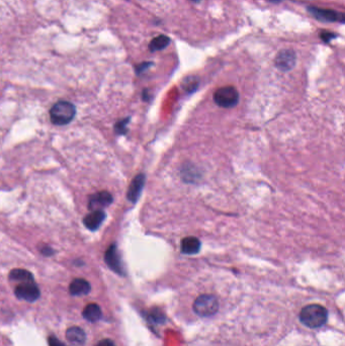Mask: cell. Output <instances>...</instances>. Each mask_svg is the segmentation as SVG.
Listing matches in <instances>:
<instances>
[{
	"label": "cell",
	"instance_id": "obj_1",
	"mask_svg": "<svg viewBox=\"0 0 345 346\" xmlns=\"http://www.w3.org/2000/svg\"><path fill=\"white\" fill-rule=\"evenodd\" d=\"M327 309L317 304L304 307L300 313L301 322L309 328H319L327 322Z\"/></svg>",
	"mask_w": 345,
	"mask_h": 346
},
{
	"label": "cell",
	"instance_id": "obj_2",
	"mask_svg": "<svg viewBox=\"0 0 345 346\" xmlns=\"http://www.w3.org/2000/svg\"><path fill=\"white\" fill-rule=\"evenodd\" d=\"M76 108L69 101L61 100L56 102L50 109V119L54 125L64 126L69 124L75 117Z\"/></svg>",
	"mask_w": 345,
	"mask_h": 346
},
{
	"label": "cell",
	"instance_id": "obj_3",
	"mask_svg": "<svg viewBox=\"0 0 345 346\" xmlns=\"http://www.w3.org/2000/svg\"><path fill=\"white\" fill-rule=\"evenodd\" d=\"M219 310V301L214 295H201L193 303V311L200 317H211Z\"/></svg>",
	"mask_w": 345,
	"mask_h": 346
},
{
	"label": "cell",
	"instance_id": "obj_4",
	"mask_svg": "<svg viewBox=\"0 0 345 346\" xmlns=\"http://www.w3.org/2000/svg\"><path fill=\"white\" fill-rule=\"evenodd\" d=\"M215 102L224 108L234 107L239 101V93L233 86L221 87L214 93Z\"/></svg>",
	"mask_w": 345,
	"mask_h": 346
},
{
	"label": "cell",
	"instance_id": "obj_5",
	"mask_svg": "<svg viewBox=\"0 0 345 346\" xmlns=\"http://www.w3.org/2000/svg\"><path fill=\"white\" fill-rule=\"evenodd\" d=\"M15 294L19 300H23L26 302H36L40 296L41 292L35 282H25L21 283L15 291Z\"/></svg>",
	"mask_w": 345,
	"mask_h": 346
},
{
	"label": "cell",
	"instance_id": "obj_6",
	"mask_svg": "<svg viewBox=\"0 0 345 346\" xmlns=\"http://www.w3.org/2000/svg\"><path fill=\"white\" fill-rule=\"evenodd\" d=\"M104 261L107 266L114 272H117L120 275L125 274V270L122 264L121 256L118 252V248L116 244H111L108 249L105 251L104 254Z\"/></svg>",
	"mask_w": 345,
	"mask_h": 346
},
{
	"label": "cell",
	"instance_id": "obj_7",
	"mask_svg": "<svg viewBox=\"0 0 345 346\" xmlns=\"http://www.w3.org/2000/svg\"><path fill=\"white\" fill-rule=\"evenodd\" d=\"M308 12L317 20L321 22H340L341 24L344 23V16L337 12L331 10H323L317 9L315 7H309Z\"/></svg>",
	"mask_w": 345,
	"mask_h": 346
},
{
	"label": "cell",
	"instance_id": "obj_8",
	"mask_svg": "<svg viewBox=\"0 0 345 346\" xmlns=\"http://www.w3.org/2000/svg\"><path fill=\"white\" fill-rule=\"evenodd\" d=\"M112 202V195L108 191H99L89 196L88 209L93 211H101V209L109 205Z\"/></svg>",
	"mask_w": 345,
	"mask_h": 346
},
{
	"label": "cell",
	"instance_id": "obj_9",
	"mask_svg": "<svg viewBox=\"0 0 345 346\" xmlns=\"http://www.w3.org/2000/svg\"><path fill=\"white\" fill-rule=\"evenodd\" d=\"M296 65V54L293 50H283L275 58V66L278 69L287 72L293 69Z\"/></svg>",
	"mask_w": 345,
	"mask_h": 346
},
{
	"label": "cell",
	"instance_id": "obj_10",
	"mask_svg": "<svg viewBox=\"0 0 345 346\" xmlns=\"http://www.w3.org/2000/svg\"><path fill=\"white\" fill-rule=\"evenodd\" d=\"M145 184V175L144 174H138L132 181V183L130 184L129 190H128V199L132 202H136L139 197L140 194L142 192V189L144 187Z\"/></svg>",
	"mask_w": 345,
	"mask_h": 346
},
{
	"label": "cell",
	"instance_id": "obj_11",
	"mask_svg": "<svg viewBox=\"0 0 345 346\" xmlns=\"http://www.w3.org/2000/svg\"><path fill=\"white\" fill-rule=\"evenodd\" d=\"M104 219H105V213L102 210L101 211H93L83 219V223H84V226L88 230L95 231L100 227V225L102 224Z\"/></svg>",
	"mask_w": 345,
	"mask_h": 346
},
{
	"label": "cell",
	"instance_id": "obj_12",
	"mask_svg": "<svg viewBox=\"0 0 345 346\" xmlns=\"http://www.w3.org/2000/svg\"><path fill=\"white\" fill-rule=\"evenodd\" d=\"M66 339L73 345L80 346L83 345L86 341V334L84 330L78 326H73L70 327L66 330L65 333Z\"/></svg>",
	"mask_w": 345,
	"mask_h": 346
},
{
	"label": "cell",
	"instance_id": "obj_13",
	"mask_svg": "<svg viewBox=\"0 0 345 346\" xmlns=\"http://www.w3.org/2000/svg\"><path fill=\"white\" fill-rule=\"evenodd\" d=\"M91 286L90 284L84 279H76L74 280L69 287V292L74 297H81L86 296L90 293Z\"/></svg>",
	"mask_w": 345,
	"mask_h": 346
},
{
	"label": "cell",
	"instance_id": "obj_14",
	"mask_svg": "<svg viewBox=\"0 0 345 346\" xmlns=\"http://www.w3.org/2000/svg\"><path fill=\"white\" fill-rule=\"evenodd\" d=\"M82 316L86 321L90 323H95L101 319L102 312L97 304H89L84 308Z\"/></svg>",
	"mask_w": 345,
	"mask_h": 346
},
{
	"label": "cell",
	"instance_id": "obj_15",
	"mask_svg": "<svg viewBox=\"0 0 345 346\" xmlns=\"http://www.w3.org/2000/svg\"><path fill=\"white\" fill-rule=\"evenodd\" d=\"M200 249V242L195 237H186L181 241V251L184 254H196Z\"/></svg>",
	"mask_w": 345,
	"mask_h": 346
},
{
	"label": "cell",
	"instance_id": "obj_16",
	"mask_svg": "<svg viewBox=\"0 0 345 346\" xmlns=\"http://www.w3.org/2000/svg\"><path fill=\"white\" fill-rule=\"evenodd\" d=\"M9 278L12 281H18V282H22V283H25V282H35L33 273L30 272L29 270L22 269V268L13 269L10 272Z\"/></svg>",
	"mask_w": 345,
	"mask_h": 346
},
{
	"label": "cell",
	"instance_id": "obj_17",
	"mask_svg": "<svg viewBox=\"0 0 345 346\" xmlns=\"http://www.w3.org/2000/svg\"><path fill=\"white\" fill-rule=\"evenodd\" d=\"M170 43V39L164 35H160L154 38L149 44V49L151 52H156L165 49Z\"/></svg>",
	"mask_w": 345,
	"mask_h": 346
},
{
	"label": "cell",
	"instance_id": "obj_18",
	"mask_svg": "<svg viewBox=\"0 0 345 346\" xmlns=\"http://www.w3.org/2000/svg\"><path fill=\"white\" fill-rule=\"evenodd\" d=\"M148 320L153 324H162L165 321V317L159 310H152L148 315Z\"/></svg>",
	"mask_w": 345,
	"mask_h": 346
},
{
	"label": "cell",
	"instance_id": "obj_19",
	"mask_svg": "<svg viewBox=\"0 0 345 346\" xmlns=\"http://www.w3.org/2000/svg\"><path fill=\"white\" fill-rule=\"evenodd\" d=\"M130 122V118H127V119H124L120 122H118L116 124V126H114V130H116L117 134H126L127 132V126H128V123Z\"/></svg>",
	"mask_w": 345,
	"mask_h": 346
},
{
	"label": "cell",
	"instance_id": "obj_20",
	"mask_svg": "<svg viewBox=\"0 0 345 346\" xmlns=\"http://www.w3.org/2000/svg\"><path fill=\"white\" fill-rule=\"evenodd\" d=\"M197 83H198L197 79H196L195 77H193V76H189V77H187L186 79H184V81H183L184 88L187 89V90H189V91L192 90V89H194V88H196Z\"/></svg>",
	"mask_w": 345,
	"mask_h": 346
},
{
	"label": "cell",
	"instance_id": "obj_21",
	"mask_svg": "<svg viewBox=\"0 0 345 346\" xmlns=\"http://www.w3.org/2000/svg\"><path fill=\"white\" fill-rule=\"evenodd\" d=\"M48 343H49V346H67L54 335H51L48 337Z\"/></svg>",
	"mask_w": 345,
	"mask_h": 346
},
{
	"label": "cell",
	"instance_id": "obj_22",
	"mask_svg": "<svg viewBox=\"0 0 345 346\" xmlns=\"http://www.w3.org/2000/svg\"><path fill=\"white\" fill-rule=\"evenodd\" d=\"M320 38H322V40L324 41V42H329V41H331L332 39H334V38H336V35L335 34H332V33H328V32H324V33H321L320 34Z\"/></svg>",
	"mask_w": 345,
	"mask_h": 346
},
{
	"label": "cell",
	"instance_id": "obj_23",
	"mask_svg": "<svg viewBox=\"0 0 345 346\" xmlns=\"http://www.w3.org/2000/svg\"><path fill=\"white\" fill-rule=\"evenodd\" d=\"M96 346H117V345L114 344V342L110 339H102L97 343Z\"/></svg>",
	"mask_w": 345,
	"mask_h": 346
},
{
	"label": "cell",
	"instance_id": "obj_24",
	"mask_svg": "<svg viewBox=\"0 0 345 346\" xmlns=\"http://www.w3.org/2000/svg\"><path fill=\"white\" fill-rule=\"evenodd\" d=\"M41 252H42V254L45 255V256H51V255L54 254V250H53L51 247H48V246L42 248Z\"/></svg>",
	"mask_w": 345,
	"mask_h": 346
},
{
	"label": "cell",
	"instance_id": "obj_25",
	"mask_svg": "<svg viewBox=\"0 0 345 346\" xmlns=\"http://www.w3.org/2000/svg\"><path fill=\"white\" fill-rule=\"evenodd\" d=\"M150 65H152V63H143V64H141L140 66L137 67V72H138V73L143 72V71H144L146 68H148Z\"/></svg>",
	"mask_w": 345,
	"mask_h": 346
},
{
	"label": "cell",
	"instance_id": "obj_26",
	"mask_svg": "<svg viewBox=\"0 0 345 346\" xmlns=\"http://www.w3.org/2000/svg\"><path fill=\"white\" fill-rule=\"evenodd\" d=\"M191 2H192V3H195V4H198V3L201 2V0H191Z\"/></svg>",
	"mask_w": 345,
	"mask_h": 346
},
{
	"label": "cell",
	"instance_id": "obj_27",
	"mask_svg": "<svg viewBox=\"0 0 345 346\" xmlns=\"http://www.w3.org/2000/svg\"><path fill=\"white\" fill-rule=\"evenodd\" d=\"M270 2H272V3H275V2H280V0H270Z\"/></svg>",
	"mask_w": 345,
	"mask_h": 346
}]
</instances>
